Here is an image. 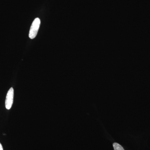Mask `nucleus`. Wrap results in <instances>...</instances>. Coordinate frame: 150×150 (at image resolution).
Masks as SVG:
<instances>
[{
  "instance_id": "nucleus-2",
  "label": "nucleus",
  "mask_w": 150,
  "mask_h": 150,
  "mask_svg": "<svg viewBox=\"0 0 150 150\" xmlns=\"http://www.w3.org/2000/svg\"><path fill=\"white\" fill-rule=\"evenodd\" d=\"M14 90L13 88H11L9 90L7 94L5 101V106L6 108L9 110L12 107L13 101Z\"/></svg>"
},
{
  "instance_id": "nucleus-4",
  "label": "nucleus",
  "mask_w": 150,
  "mask_h": 150,
  "mask_svg": "<svg viewBox=\"0 0 150 150\" xmlns=\"http://www.w3.org/2000/svg\"><path fill=\"white\" fill-rule=\"evenodd\" d=\"M0 150H3L2 146L1 144V143H0Z\"/></svg>"
},
{
  "instance_id": "nucleus-1",
  "label": "nucleus",
  "mask_w": 150,
  "mask_h": 150,
  "mask_svg": "<svg viewBox=\"0 0 150 150\" xmlns=\"http://www.w3.org/2000/svg\"><path fill=\"white\" fill-rule=\"evenodd\" d=\"M40 21L39 18H36L33 22L29 31V37L30 39H33L37 35L40 27Z\"/></svg>"
},
{
  "instance_id": "nucleus-3",
  "label": "nucleus",
  "mask_w": 150,
  "mask_h": 150,
  "mask_svg": "<svg viewBox=\"0 0 150 150\" xmlns=\"http://www.w3.org/2000/svg\"><path fill=\"white\" fill-rule=\"evenodd\" d=\"M113 147L114 150H124L123 147L117 143L113 144Z\"/></svg>"
}]
</instances>
